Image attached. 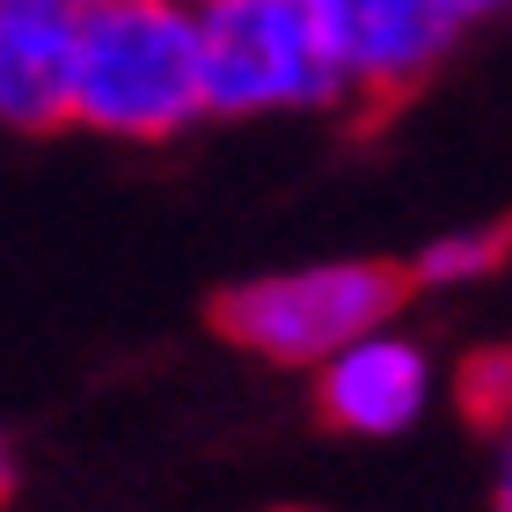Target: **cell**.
<instances>
[{"label":"cell","instance_id":"cell-1","mask_svg":"<svg viewBox=\"0 0 512 512\" xmlns=\"http://www.w3.org/2000/svg\"><path fill=\"white\" fill-rule=\"evenodd\" d=\"M205 118L198 0H96L81 8L74 125L125 147H169Z\"/></svg>","mask_w":512,"mask_h":512},{"label":"cell","instance_id":"cell-2","mask_svg":"<svg viewBox=\"0 0 512 512\" xmlns=\"http://www.w3.org/2000/svg\"><path fill=\"white\" fill-rule=\"evenodd\" d=\"M403 293H410V271L381 264V256H337V264L264 271L227 286L213 300V330L264 366H322L352 337L395 322Z\"/></svg>","mask_w":512,"mask_h":512},{"label":"cell","instance_id":"cell-3","mask_svg":"<svg viewBox=\"0 0 512 512\" xmlns=\"http://www.w3.org/2000/svg\"><path fill=\"white\" fill-rule=\"evenodd\" d=\"M205 118H278V110L352 103L315 0H198Z\"/></svg>","mask_w":512,"mask_h":512},{"label":"cell","instance_id":"cell-4","mask_svg":"<svg viewBox=\"0 0 512 512\" xmlns=\"http://www.w3.org/2000/svg\"><path fill=\"white\" fill-rule=\"evenodd\" d=\"M315 15L337 52L344 96L366 110L403 103L410 88H425L461 37L447 0H315Z\"/></svg>","mask_w":512,"mask_h":512},{"label":"cell","instance_id":"cell-5","mask_svg":"<svg viewBox=\"0 0 512 512\" xmlns=\"http://www.w3.org/2000/svg\"><path fill=\"white\" fill-rule=\"evenodd\" d=\"M432 388H439V366L425 352V337H410L403 322H381V330L352 337L344 352L315 366L322 425L352 439H403L432 410Z\"/></svg>","mask_w":512,"mask_h":512},{"label":"cell","instance_id":"cell-6","mask_svg":"<svg viewBox=\"0 0 512 512\" xmlns=\"http://www.w3.org/2000/svg\"><path fill=\"white\" fill-rule=\"evenodd\" d=\"M81 0H0V132L74 125Z\"/></svg>","mask_w":512,"mask_h":512},{"label":"cell","instance_id":"cell-7","mask_svg":"<svg viewBox=\"0 0 512 512\" xmlns=\"http://www.w3.org/2000/svg\"><path fill=\"white\" fill-rule=\"evenodd\" d=\"M512 256V227H461V235H432L410 264V286H432V293H454V286H476L491 278Z\"/></svg>","mask_w":512,"mask_h":512},{"label":"cell","instance_id":"cell-8","mask_svg":"<svg viewBox=\"0 0 512 512\" xmlns=\"http://www.w3.org/2000/svg\"><path fill=\"white\" fill-rule=\"evenodd\" d=\"M461 410H469L476 425L512 432V352L505 344H491V352H476L461 366Z\"/></svg>","mask_w":512,"mask_h":512},{"label":"cell","instance_id":"cell-9","mask_svg":"<svg viewBox=\"0 0 512 512\" xmlns=\"http://www.w3.org/2000/svg\"><path fill=\"white\" fill-rule=\"evenodd\" d=\"M512 0H447V15L461 22V30H469V22H491V15H505Z\"/></svg>","mask_w":512,"mask_h":512},{"label":"cell","instance_id":"cell-10","mask_svg":"<svg viewBox=\"0 0 512 512\" xmlns=\"http://www.w3.org/2000/svg\"><path fill=\"white\" fill-rule=\"evenodd\" d=\"M491 512H512V432L498 447V483H491Z\"/></svg>","mask_w":512,"mask_h":512},{"label":"cell","instance_id":"cell-11","mask_svg":"<svg viewBox=\"0 0 512 512\" xmlns=\"http://www.w3.org/2000/svg\"><path fill=\"white\" fill-rule=\"evenodd\" d=\"M15 491V454H8V439H0V498Z\"/></svg>","mask_w":512,"mask_h":512},{"label":"cell","instance_id":"cell-12","mask_svg":"<svg viewBox=\"0 0 512 512\" xmlns=\"http://www.w3.org/2000/svg\"><path fill=\"white\" fill-rule=\"evenodd\" d=\"M81 8H96V0H81Z\"/></svg>","mask_w":512,"mask_h":512}]
</instances>
